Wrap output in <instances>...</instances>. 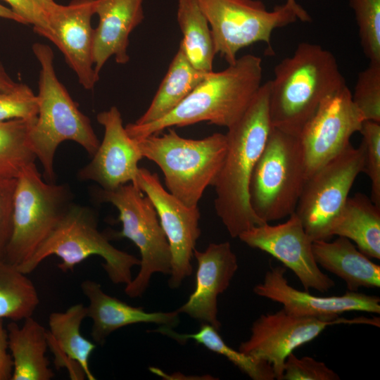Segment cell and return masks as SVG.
<instances>
[{
	"mask_svg": "<svg viewBox=\"0 0 380 380\" xmlns=\"http://www.w3.org/2000/svg\"><path fill=\"white\" fill-rule=\"evenodd\" d=\"M16 178L0 179V260H5L13 229Z\"/></svg>",
	"mask_w": 380,
	"mask_h": 380,
	"instance_id": "36",
	"label": "cell"
},
{
	"mask_svg": "<svg viewBox=\"0 0 380 380\" xmlns=\"http://www.w3.org/2000/svg\"><path fill=\"white\" fill-rule=\"evenodd\" d=\"M19 83L15 82L6 71L0 62V90L10 91L15 88Z\"/></svg>",
	"mask_w": 380,
	"mask_h": 380,
	"instance_id": "39",
	"label": "cell"
},
{
	"mask_svg": "<svg viewBox=\"0 0 380 380\" xmlns=\"http://www.w3.org/2000/svg\"><path fill=\"white\" fill-rule=\"evenodd\" d=\"M312 252L319 266L342 279L348 291L379 288L380 266L362 253L350 240L338 236L334 241L312 242Z\"/></svg>",
	"mask_w": 380,
	"mask_h": 380,
	"instance_id": "23",
	"label": "cell"
},
{
	"mask_svg": "<svg viewBox=\"0 0 380 380\" xmlns=\"http://www.w3.org/2000/svg\"><path fill=\"white\" fill-rule=\"evenodd\" d=\"M269 91L267 81L260 86L241 118L225 134L227 150L213 186L216 213L232 238L265 223L251 207L249 184L272 129Z\"/></svg>",
	"mask_w": 380,
	"mask_h": 380,
	"instance_id": "1",
	"label": "cell"
},
{
	"mask_svg": "<svg viewBox=\"0 0 380 380\" xmlns=\"http://www.w3.org/2000/svg\"><path fill=\"white\" fill-rule=\"evenodd\" d=\"M8 349L13 362L11 380H50L55 376L46 356L47 330L32 317L22 326L7 325Z\"/></svg>",
	"mask_w": 380,
	"mask_h": 380,
	"instance_id": "24",
	"label": "cell"
},
{
	"mask_svg": "<svg viewBox=\"0 0 380 380\" xmlns=\"http://www.w3.org/2000/svg\"><path fill=\"white\" fill-rule=\"evenodd\" d=\"M365 151V168L371 183V200L380 207V122L364 121L360 132Z\"/></svg>",
	"mask_w": 380,
	"mask_h": 380,
	"instance_id": "33",
	"label": "cell"
},
{
	"mask_svg": "<svg viewBox=\"0 0 380 380\" xmlns=\"http://www.w3.org/2000/svg\"><path fill=\"white\" fill-rule=\"evenodd\" d=\"M352 100L365 121L380 122V63H369L359 72Z\"/></svg>",
	"mask_w": 380,
	"mask_h": 380,
	"instance_id": "32",
	"label": "cell"
},
{
	"mask_svg": "<svg viewBox=\"0 0 380 380\" xmlns=\"http://www.w3.org/2000/svg\"><path fill=\"white\" fill-rule=\"evenodd\" d=\"M285 272L284 267H271L253 288L254 293L281 304L286 311L300 317L333 320L346 312L380 313L378 296L350 291L341 296H314L289 285Z\"/></svg>",
	"mask_w": 380,
	"mask_h": 380,
	"instance_id": "18",
	"label": "cell"
},
{
	"mask_svg": "<svg viewBox=\"0 0 380 380\" xmlns=\"http://www.w3.org/2000/svg\"><path fill=\"white\" fill-rule=\"evenodd\" d=\"M155 331L180 343L193 340L208 350L223 355L253 380L275 379L273 369L268 362L255 359L231 348L224 341L218 330L208 323H203L200 329L193 334H178L172 327L167 326H160Z\"/></svg>",
	"mask_w": 380,
	"mask_h": 380,
	"instance_id": "28",
	"label": "cell"
},
{
	"mask_svg": "<svg viewBox=\"0 0 380 380\" xmlns=\"http://www.w3.org/2000/svg\"><path fill=\"white\" fill-rule=\"evenodd\" d=\"M94 0H71L68 5L56 4L46 15L48 39L63 53L68 66L85 89H92L99 81L93 61L94 30L91 20Z\"/></svg>",
	"mask_w": 380,
	"mask_h": 380,
	"instance_id": "16",
	"label": "cell"
},
{
	"mask_svg": "<svg viewBox=\"0 0 380 380\" xmlns=\"http://www.w3.org/2000/svg\"><path fill=\"white\" fill-rule=\"evenodd\" d=\"M209 72L197 70L188 60L179 44L151 103L145 113L134 123L137 125L150 123L168 114L207 77Z\"/></svg>",
	"mask_w": 380,
	"mask_h": 380,
	"instance_id": "26",
	"label": "cell"
},
{
	"mask_svg": "<svg viewBox=\"0 0 380 380\" xmlns=\"http://www.w3.org/2000/svg\"><path fill=\"white\" fill-rule=\"evenodd\" d=\"M177 20L182 34L179 44L188 60L197 70L213 71L216 53L211 31L196 0H178Z\"/></svg>",
	"mask_w": 380,
	"mask_h": 380,
	"instance_id": "27",
	"label": "cell"
},
{
	"mask_svg": "<svg viewBox=\"0 0 380 380\" xmlns=\"http://www.w3.org/2000/svg\"><path fill=\"white\" fill-rule=\"evenodd\" d=\"M134 140L143 158L163 172L167 191L189 207H197L205 189L213 185L227 150L226 134L186 139L172 127L162 135Z\"/></svg>",
	"mask_w": 380,
	"mask_h": 380,
	"instance_id": "5",
	"label": "cell"
},
{
	"mask_svg": "<svg viewBox=\"0 0 380 380\" xmlns=\"http://www.w3.org/2000/svg\"><path fill=\"white\" fill-rule=\"evenodd\" d=\"M8 342L4 319H0V380H11L13 371L12 356L8 352Z\"/></svg>",
	"mask_w": 380,
	"mask_h": 380,
	"instance_id": "38",
	"label": "cell"
},
{
	"mask_svg": "<svg viewBox=\"0 0 380 380\" xmlns=\"http://www.w3.org/2000/svg\"><path fill=\"white\" fill-rule=\"evenodd\" d=\"M45 15L50 12L57 3L54 0H33Z\"/></svg>",
	"mask_w": 380,
	"mask_h": 380,
	"instance_id": "41",
	"label": "cell"
},
{
	"mask_svg": "<svg viewBox=\"0 0 380 380\" xmlns=\"http://www.w3.org/2000/svg\"><path fill=\"white\" fill-rule=\"evenodd\" d=\"M39 303L37 291L27 274L0 260V319L24 320L32 316Z\"/></svg>",
	"mask_w": 380,
	"mask_h": 380,
	"instance_id": "29",
	"label": "cell"
},
{
	"mask_svg": "<svg viewBox=\"0 0 380 380\" xmlns=\"http://www.w3.org/2000/svg\"><path fill=\"white\" fill-rule=\"evenodd\" d=\"M96 119L104 134L92 160L78 172L82 180L93 181L102 189L113 190L127 183L136 186L143 158L136 142L127 134L116 106L99 113Z\"/></svg>",
	"mask_w": 380,
	"mask_h": 380,
	"instance_id": "17",
	"label": "cell"
},
{
	"mask_svg": "<svg viewBox=\"0 0 380 380\" xmlns=\"http://www.w3.org/2000/svg\"><path fill=\"white\" fill-rule=\"evenodd\" d=\"M364 168L362 144L357 148L350 144L306 179L295 213L312 241L331 238V224Z\"/></svg>",
	"mask_w": 380,
	"mask_h": 380,
	"instance_id": "11",
	"label": "cell"
},
{
	"mask_svg": "<svg viewBox=\"0 0 380 380\" xmlns=\"http://www.w3.org/2000/svg\"><path fill=\"white\" fill-rule=\"evenodd\" d=\"M339 376L323 362L291 353L284 362L281 380H338Z\"/></svg>",
	"mask_w": 380,
	"mask_h": 380,
	"instance_id": "35",
	"label": "cell"
},
{
	"mask_svg": "<svg viewBox=\"0 0 380 380\" xmlns=\"http://www.w3.org/2000/svg\"><path fill=\"white\" fill-rule=\"evenodd\" d=\"M239 238L247 246L261 250L290 269L304 289L327 292L335 285L316 262L312 241L295 213L275 225L264 223L242 232Z\"/></svg>",
	"mask_w": 380,
	"mask_h": 380,
	"instance_id": "15",
	"label": "cell"
},
{
	"mask_svg": "<svg viewBox=\"0 0 380 380\" xmlns=\"http://www.w3.org/2000/svg\"><path fill=\"white\" fill-rule=\"evenodd\" d=\"M86 317L87 307L82 303L75 304L63 312H52L49 317L48 346L55 354L58 369L66 367L71 379H78L76 370L82 379L94 380L89 362L96 344L80 331Z\"/></svg>",
	"mask_w": 380,
	"mask_h": 380,
	"instance_id": "22",
	"label": "cell"
},
{
	"mask_svg": "<svg viewBox=\"0 0 380 380\" xmlns=\"http://www.w3.org/2000/svg\"><path fill=\"white\" fill-rule=\"evenodd\" d=\"M262 60L246 54L219 72L212 71L172 111L144 125L125 126L128 135L138 139L172 127L207 122L227 129L243 115L260 89Z\"/></svg>",
	"mask_w": 380,
	"mask_h": 380,
	"instance_id": "2",
	"label": "cell"
},
{
	"mask_svg": "<svg viewBox=\"0 0 380 380\" xmlns=\"http://www.w3.org/2000/svg\"><path fill=\"white\" fill-rule=\"evenodd\" d=\"M52 255L61 259L58 267L65 272L91 255H99L105 261L103 267L108 278L116 284H128L132 279V268L140 265V259L116 248L99 232L91 210L73 203L33 255L17 267L30 274Z\"/></svg>",
	"mask_w": 380,
	"mask_h": 380,
	"instance_id": "6",
	"label": "cell"
},
{
	"mask_svg": "<svg viewBox=\"0 0 380 380\" xmlns=\"http://www.w3.org/2000/svg\"><path fill=\"white\" fill-rule=\"evenodd\" d=\"M137 186L152 202L171 251L169 286L179 287L192 274L191 260L201 234V217L197 207H189L164 189L158 174L139 167Z\"/></svg>",
	"mask_w": 380,
	"mask_h": 380,
	"instance_id": "14",
	"label": "cell"
},
{
	"mask_svg": "<svg viewBox=\"0 0 380 380\" xmlns=\"http://www.w3.org/2000/svg\"><path fill=\"white\" fill-rule=\"evenodd\" d=\"M365 119L347 85L327 96L298 136L303 150L306 179L350 144Z\"/></svg>",
	"mask_w": 380,
	"mask_h": 380,
	"instance_id": "13",
	"label": "cell"
},
{
	"mask_svg": "<svg viewBox=\"0 0 380 380\" xmlns=\"http://www.w3.org/2000/svg\"><path fill=\"white\" fill-rule=\"evenodd\" d=\"M0 18L11 20L17 23L25 25L24 20L13 12L11 8H7L0 4Z\"/></svg>",
	"mask_w": 380,
	"mask_h": 380,
	"instance_id": "40",
	"label": "cell"
},
{
	"mask_svg": "<svg viewBox=\"0 0 380 380\" xmlns=\"http://www.w3.org/2000/svg\"><path fill=\"white\" fill-rule=\"evenodd\" d=\"M286 3L294 6V7H299L301 6L300 4H298L296 0H286Z\"/></svg>",
	"mask_w": 380,
	"mask_h": 380,
	"instance_id": "42",
	"label": "cell"
},
{
	"mask_svg": "<svg viewBox=\"0 0 380 380\" xmlns=\"http://www.w3.org/2000/svg\"><path fill=\"white\" fill-rule=\"evenodd\" d=\"M37 113V94L27 84L19 83L12 90H0V121L34 120Z\"/></svg>",
	"mask_w": 380,
	"mask_h": 380,
	"instance_id": "34",
	"label": "cell"
},
{
	"mask_svg": "<svg viewBox=\"0 0 380 380\" xmlns=\"http://www.w3.org/2000/svg\"><path fill=\"white\" fill-rule=\"evenodd\" d=\"M206 18L215 51L232 65L238 52L253 44L265 42L271 46L273 31L297 20L311 18L302 7L285 3L268 11L260 0H196Z\"/></svg>",
	"mask_w": 380,
	"mask_h": 380,
	"instance_id": "9",
	"label": "cell"
},
{
	"mask_svg": "<svg viewBox=\"0 0 380 380\" xmlns=\"http://www.w3.org/2000/svg\"><path fill=\"white\" fill-rule=\"evenodd\" d=\"M11 9L20 16L25 25H32L34 32L43 37L48 30L46 18L44 12L33 0H4Z\"/></svg>",
	"mask_w": 380,
	"mask_h": 380,
	"instance_id": "37",
	"label": "cell"
},
{
	"mask_svg": "<svg viewBox=\"0 0 380 380\" xmlns=\"http://www.w3.org/2000/svg\"><path fill=\"white\" fill-rule=\"evenodd\" d=\"M306 181V167L299 137L272 127L254 167L249 201L264 222L295 213Z\"/></svg>",
	"mask_w": 380,
	"mask_h": 380,
	"instance_id": "7",
	"label": "cell"
},
{
	"mask_svg": "<svg viewBox=\"0 0 380 380\" xmlns=\"http://www.w3.org/2000/svg\"><path fill=\"white\" fill-rule=\"evenodd\" d=\"M35 120L0 121V179L16 178L37 159L29 137Z\"/></svg>",
	"mask_w": 380,
	"mask_h": 380,
	"instance_id": "30",
	"label": "cell"
},
{
	"mask_svg": "<svg viewBox=\"0 0 380 380\" xmlns=\"http://www.w3.org/2000/svg\"><path fill=\"white\" fill-rule=\"evenodd\" d=\"M96 196L118 210L122 230L117 236L129 239L139 251L140 270L126 285L125 292L131 298L140 297L154 273L170 274L171 272L170 245L155 208L149 198L132 183L113 190L101 189Z\"/></svg>",
	"mask_w": 380,
	"mask_h": 380,
	"instance_id": "10",
	"label": "cell"
},
{
	"mask_svg": "<svg viewBox=\"0 0 380 380\" xmlns=\"http://www.w3.org/2000/svg\"><path fill=\"white\" fill-rule=\"evenodd\" d=\"M70 188L44 181L34 163L16 177L13 229L5 261L19 267L51 234L72 205Z\"/></svg>",
	"mask_w": 380,
	"mask_h": 380,
	"instance_id": "8",
	"label": "cell"
},
{
	"mask_svg": "<svg viewBox=\"0 0 380 380\" xmlns=\"http://www.w3.org/2000/svg\"><path fill=\"white\" fill-rule=\"evenodd\" d=\"M32 49L39 63L38 113L29 134L32 151L42 165L46 182H55L54 158L58 146L72 141L92 156L99 141L89 118L78 108L59 81L53 64L54 55L46 44L36 42Z\"/></svg>",
	"mask_w": 380,
	"mask_h": 380,
	"instance_id": "4",
	"label": "cell"
},
{
	"mask_svg": "<svg viewBox=\"0 0 380 380\" xmlns=\"http://www.w3.org/2000/svg\"><path fill=\"white\" fill-rule=\"evenodd\" d=\"M274 75L269 81L271 125L298 137L322 101L346 85L334 54L310 42L300 43Z\"/></svg>",
	"mask_w": 380,
	"mask_h": 380,
	"instance_id": "3",
	"label": "cell"
},
{
	"mask_svg": "<svg viewBox=\"0 0 380 380\" xmlns=\"http://www.w3.org/2000/svg\"><path fill=\"white\" fill-rule=\"evenodd\" d=\"M84 295L89 299L87 317L92 320L91 336L94 342L103 345L114 331L137 323H153L173 327L179 322V312H146L142 308L128 305L106 293L100 284L86 279L81 284Z\"/></svg>",
	"mask_w": 380,
	"mask_h": 380,
	"instance_id": "21",
	"label": "cell"
},
{
	"mask_svg": "<svg viewBox=\"0 0 380 380\" xmlns=\"http://www.w3.org/2000/svg\"><path fill=\"white\" fill-rule=\"evenodd\" d=\"M198 262L194 291L177 310L219 330L217 298L229 287L238 270V261L231 244L212 243L203 251L196 248Z\"/></svg>",
	"mask_w": 380,
	"mask_h": 380,
	"instance_id": "19",
	"label": "cell"
},
{
	"mask_svg": "<svg viewBox=\"0 0 380 380\" xmlns=\"http://www.w3.org/2000/svg\"><path fill=\"white\" fill-rule=\"evenodd\" d=\"M143 0H94V14L99 23L94 30L93 61L98 77L113 56L124 65L129 61V37L144 20Z\"/></svg>",
	"mask_w": 380,
	"mask_h": 380,
	"instance_id": "20",
	"label": "cell"
},
{
	"mask_svg": "<svg viewBox=\"0 0 380 380\" xmlns=\"http://www.w3.org/2000/svg\"><path fill=\"white\" fill-rule=\"evenodd\" d=\"M329 235L355 243L369 258L380 259V207L362 193L349 196L334 220Z\"/></svg>",
	"mask_w": 380,
	"mask_h": 380,
	"instance_id": "25",
	"label": "cell"
},
{
	"mask_svg": "<svg viewBox=\"0 0 380 380\" xmlns=\"http://www.w3.org/2000/svg\"><path fill=\"white\" fill-rule=\"evenodd\" d=\"M367 318H336L333 320L300 317L284 308L260 315L251 329L248 340L239 350L255 359L268 362L275 379L281 380L284 362L297 348L317 338L327 327L336 324H367Z\"/></svg>",
	"mask_w": 380,
	"mask_h": 380,
	"instance_id": "12",
	"label": "cell"
},
{
	"mask_svg": "<svg viewBox=\"0 0 380 380\" xmlns=\"http://www.w3.org/2000/svg\"><path fill=\"white\" fill-rule=\"evenodd\" d=\"M360 44L371 63H380V0H349Z\"/></svg>",
	"mask_w": 380,
	"mask_h": 380,
	"instance_id": "31",
	"label": "cell"
}]
</instances>
